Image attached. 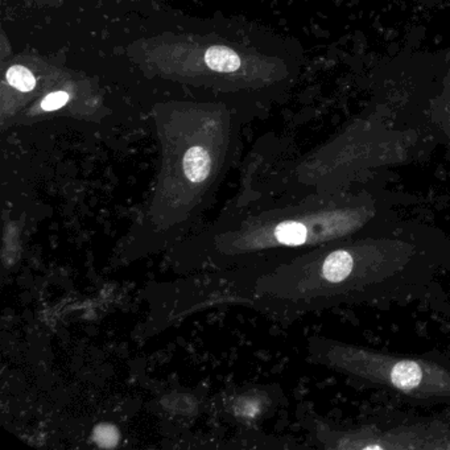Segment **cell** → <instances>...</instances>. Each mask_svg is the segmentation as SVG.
Wrapping results in <instances>:
<instances>
[{
    "label": "cell",
    "instance_id": "obj_3",
    "mask_svg": "<svg viewBox=\"0 0 450 450\" xmlns=\"http://www.w3.org/2000/svg\"><path fill=\"white\" fill-rule=\"evenodd\" d=\"M391 380L395 387L409 391L418 387L421 383L422 370L416 362L402 360L393 366L391 371Z\"/></svg>",
    "mask_w": 450,
    "mask_h": 450
},
{
    "label": "cell",
    "instance_id": "obj_4",
    "mask_svg": "<svg viewBox=\"0 0 450 450\" xmlns=\"http://www.w3.org/2000/svg\"><path fill=\"white\" fill-rule=\"evenodd\" d=\"M205 63L219 73H232L241 66V59L233 49L222 45L209 48L205 54Z\"/></svg>",
    "mask_w": 450,
    "mask_h": 450
},
{
    "label": "cell",
    "instance_id": "obj_2",
    "mask_svg": "<svg viewBox=\"0 0 450 450\" xmlns=\"http://www.w3.org/2000/svg\"><path fill=\"white\" fill-rule=\"evenodd\" d=\"M353 271V256L345 249L331 252L325 259L323 275L327 281L340 283L346 279Z\"/></svg>",
    "mask_w": 450,
    "mask_h": 450
},
{
    "label": "cell",
    "instance_id": "obj_8",
    "mask_svg": "<svg viewBox=\"0 0 450 450\" xmlns=\"http://www.w3.org/2000/svg\"><path fill=\"white\" fill-rule=\"evenodd\" d=\"M69 99V95L65 92H56V93L49 94L47 98L43 101L41 108L45 111H53V110H59L63 108V105H66Z\"/></svg>",
    "mask_w": 450,
    "mask_h": 450
},
{
    "label": "cell",
    "instance_id": "obj_7",
    "mask_svg": "<svg viewBox=\"0 0 450 450\" xmlns=\"http://www.w3.org/2000/svg\"><path fill=\"white\" fill-rule=\"evenodd\" d=\"M94 440L102 448H112L118 444L119 433L109 424H102L94 429Z\"/></svg>",
    "mask_w": 450,
    "mask_h": 450
},
{
    "label": "cell",
    "instance_id": "obj_6",
    "mask_svg": "<svg viewBox=\"0 0 450 450\" xmlns=\"http://www.w3.org/2000/svg\"><path fill=\"white\" fill-rule=\"evenodd\" d=\"M7 81L10 82L11 86L24 93L32 92L36 86V79L32 74L31 70H28L25 66L21 65H15L8 69Z\"/></svg>",
    "mask_w": 450,
    "mask_h": 450
},
{
    "label": "cell",
    "instance_id": "obj_1",
    "mask_svg": "<svg viewBox=\"0 0 450 450\" xmlns=\"http://www.w3.org/2000/svg\"><path fill=\"white\" fill-rule=\"evenodd\" d=\"M212 168V160L202 147H192L184 156V172L189 181L202 183L207 178Z\"/></svg>",
    "mask_w": 450,
    "mask_h": 450
},
{
    "label": "cell",
    "instance_id": "obj_5",
    "mask_svg": "<svg viewBox=\"0 0 450 450\" xmlns=\"http://www.w3.org/2000/svg\"><path fill=\"white\" fill-rule=\"evenodd\" d=\"M275 235L281 245L300 246L308 238V229L300 222H284L276 227Z\"/></svg>",
    "mask_w": 450,
    "mask_h": 450
}]
</instances>
